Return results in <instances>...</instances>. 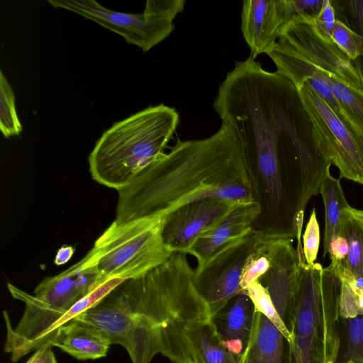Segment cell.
I'll return each mask as SVG.
<instances>
[{"instance_id":"1","label":"cell","mask_w":363,"mask_h":363,"mask_svg":"<svg viewBox=\"0 0 363 363\" xmlns=\"http://www.w3.org/2000/svg\"><path fill=\"white\" fill-rule=\"evenodd\" d=\"M213 107L257 169L273 210L286 203L294 216L298 211L281 177L284 165L303 174L312 196L320 194L331 163L307 133L308 119L289 79L250 56L227 73Z\"/></svg>"},{"instance_id":"2","label":"cell","mask_w":363,"mask_h":363,"mask_svg":"<svg viewBox=\"0 0 363 363\" xmlns=\"http://www.w3.org/2000/svg\"><path fill=\"white\" fill-rule=\"evenodd\" d=\"M194 283L186 255L173 252L146 274L124 281L73 320L99 329L132 363H150L162 354L172 363H193L187 328L211 318Z\"/></svg>"},{"instance_id":"3","label":"cell","mask_w":363,"mask_h":363,"mask_svg":"<svg viewBox=\"0 0 363 363\" xmlns=\"http://www.w3.org/2000/svg\"><path fill=\"white\" fill-rule=\"evenodd\" d=\"M252 168L233 129L222 123L200 140L177 139L170 151L118 190L115 220L167 215L191 202L207 199L233 184L254 185Z\"/></svg>"},{"instance_id":"4","label":"cell","mask_w":363,"mask_h":363,"mask_svg":"<svg viewBox=\"0 0 363 363\" xmlns=\"http://www.w3.org/2000/svg\"><path fill=\"white\" fill-rule=\"evenodd\" d=\"M179 123L174 108L151 106L113 124L89 156L94 180L117 191L161 159Z\"/></svg>"},{"instance_id":"5","label":"cell","mask_w":363,"mask_h":363,"mask_svg":"<svg viewBox=\"0 0 363 363\" xmlns=\"http://www.w3.org/2000/svg\"><path fill=\"white\" fill-rule=\"evenodd\" d=\"M340 279L319 263L301 269L287 328L286 363H335L340 346L337 325L340 317Z\"/></svg>"},{"instance_id":"6","label":"cell","mask_w":363,"mask_h":363,"mask_svg":"<svg viewBox=\"0 0 363 363\" xmlns=\"http://www.w3.org/2000/svg\"><path fill=\"white\" fill-rule=\"evenodd\" d=\"M164 217L114 220L75 265L96 274L99 285L112 279L128 280L146 274L172 254L162 236Z\"/></svg>"},{"instance_id":"7","label":"cell","mask_w":363,"mask_h":363,"mask_svg":"<svg viewBox=\"0 0 363 363\" xmlns=\"http://www.w3.org/2000/svg\"><path fill=\"white\" fill-rule=\"evenodd\" d=\"M296 91L318 150L338 168L340 178L363 185V135L308 84Z\"/></svg>"},{"instance_id":"8","label":"cell","mask_w":363,"mask_h":363,"mask_svg":"<svg viewBox=\"0 0 363 363\" xmlns=\"http://www.w3.org/2000/svg\"><path fill=\"white\" fill-rule=\"evenodd\" d=\"M48 2L55 8L64 9L95 21L144 52L167 38L174 29V20L161 11L156 0H147L143 13L138 14L112 11L94 0Z\"/></svg>"},{"instance_id":"9","label":"cell","mask_w":363,"mask_h":363,"mask_svg":"<svg viewBox=\"0 0 363 363\" xmlns=\"http://www.w3.org/2000/svg\"><path fill=\"white\" fill-rule=\"evenodd\" d=\"M321 0H245L241 13V30L252 57L266 52L277 41L284 28L295 18L313 16Z\"/></svg>"},{"instance_id":"10","label":"cell","mask_w":363,"mask_h":363,"mask_svg":"<svg viewBox=\"0 0 363 363\" xmlns=\"http://www.w3.org/2000/svg\"><path fill=\"white\" fill-rule=\"evenodd\" d=\"M259 233L260 231L252 230L203 267L194 270L196 287L208 303L212 317L241 292L242 272L255 250Z\"/></svg>"},{"instance_id":"11","label":"cell","mask_w":363,"mask_h":363,"mask_svg":"<svg viewBox=\"0 0 363 363\" xmlns=\"http://www.w3.org/2000/svg\"><path fill=\"white\" fill-rule=\"evenodd\" d=\"M295 237L277 230L261 232L256 247L269 259V268L259 279L268 291L276 309L287 326L301 269L302 252L293 245Z\"/></svg>"},{"instance_id":"12","label":"cell","mask_w":363,"mask_h":363,"mask_svg":"<svg viewBox=\"0 0 363 363\" xmlns=\"http://www.w3.org/2000/svg\"><path fill=\"white\" fill-rule=\"evenodd\" d=\"M313 17L295 18L278 39L301 55L317 69L335 76L345 84L363 90V73L335 45L315 30Z\"/></svg>"},{"instance_id":"13","label":"cell","mask_w":363,"mask_h":363,"mask_svg":"<svg viewBox=\"0 0 363 363\" xmlns=\"http://www.w3.org/2000/svg\"><path fill=\"white\" fill-rule=\"evenodd\" d=\"M238 203L203 199L185 204L165 215L162 236L173 252L187 255L195 240L219 223Z\"/></svg>"},{"instance_id":"14","label":"cell","mask_w":363,"mask_h":363,"mask_svg":"<svg viewBox=\"0 0 363 363\" xmlns=\"http://www.w3.org/2000/svg\"><path fill=\"white\" fill-rule=\"evenodd\" d=\"M261 211V204L257 200L236 204L219 223L201 235L187 252L196 257V269L203 267L215 256L250 234Z\"/></svg>"},{"instance_id":"15","label":"cell","mask_w":363,"mask_h":363,"mask_svg":"<svg viewBox=\"0 0 363 363\" xmlns=\"http://www.w3.org/2000/svg\"><path fill=\"white\" fill-rule=\"evenodd\" d=\"M255 313L252 301L245 291H241L212 317L223 345L232 353H244L252 333Z\"/></svg>"},{"instance_id":"16","label":"cell","mask_w":363,"mask_h":363,"mask_svg":"<svg viewBox=\"0 0 363 363\" xmlns=\"http://www.w3.org/2000/svg\"><path fill=\"white\" fill-rule=\"evenodd\" d=\"M48 345L60 348L77 359L86 360L106 357L111 343L97 328L71 320L56 330Z\"/></svg>"},{"instance_id":"17","label":"cell","mask_w":363,"mask_h":363,"mask_svg":"<svg viewBox=\"0 0 363 363\" xmlns=\"http://www.w3.org/2000/svg\"><path fill=\"white\" fill-rule=\"evenodd\" d=\"M287 340L277 328L255 310L252 333L240 363H286Z\"/></svg>"},{"instance_id":"18","label":"cell","mask_w":363,"mask_h":363,"mask_svg":"<svg viewBox=\"0 0 363 363\" xmlns=\"http://www.w3.org/2000/svg\"><path fill=\"white\" fill-rule=\"evenodd\" d=\"M186 337L193 363H240L242 355L223 345L212 318L189 325Z\"/></svg>"},{"instance_id":"19","label":"cell","mask_w":363,"mask_h":363,"mask_svg":"<svg viewBox=\"0 0 363 363\" xmlns=\"http://www.w3.org/2000/svg\"><path fill=\"white\" fill-rule=\"evenodd\" d=\"M347 241L349 252L343 264L330 269L339 279H355L363 277V210L350 206L340 216L339 235Z\"/></svg>"},{"instance_id":"20","label":"cell","mask_w":363,"mask_h":363,"mask_svg":"<svg viewBox=\"0 0 363 363\" xmlns=\"http://www.w3.org/2000/svg\"><path fill=\"white\" fill-rule=\"evenodd\" d=\"M325 205V220L323 239V258L329 253L330 244L339 235L340 216L342 210L349 206L345 197L340 179L328 172L320 189Z\"/></svg>"},{"instance_id":"21","label":"cell","mask_w":363,"mask_h":363,"mask_svg":"<svg viewBox=\"0 0 363 363\" xmlns=\"http://www.w3.org/2000/svg\"><path fill=\"white\" fill-rule=\"evenodd\" d=\"M0 129L5 138L18 135L23 130L11 84L0 72Z\"/></svg>"},{"instance_id":"22","label":"cell","mask_w":363,"mask_h":363,"mask_svg":"<svg viewBox=\"0 0 363 363\" xmlns=\"http://www.w3.org/2000/svg\"><path fill=\"white\" fill-rule=\"evenodd\" d=\"M243 291L252 301L255 310L266 316L283 334L287 342L289 341L290 331L278 313L268 291L259 281L252 283Z\"/></svg>"},{"instance_id":"23","label":"cell","mask_w":363,"mask_h":363,"mask_svg":"<svg viewBox=\"0 0 363 363\" xmlns=\"http://www.w3.org/2000/svg\"><path fill=\"white\" fill-rule=\"evenodd\" d=\"M332 40L352 61L363 55V36L339 20L335 21Z\"/></svg>"},{"instance_id":"24","label":"cell","mask_w":363,"mask_h":363,"mask_svg":"<svg viewBox=\"0 0 363 363\" xmlns=\"http://www.w3.org/2000/svg\"><path fill=\"white\" fill-rule=\"evenodd\" d=\"M339 279L338 311L340 317L342 319H347L363 315V308L359 296L353 286V280Z\"/></svg>"},{"instance_id":"25","label":"cell","mask_w":363,"mask_h":363,"mask_svg":"<svg viewBox=\"0 0 363 363\" xmlns=\"http://www.w3.org/2000/svg\"><path fill=\"white\" fill-rule=\"evenodd\" d=\"M342 320L346 332L350 359L354 363H363V315Z\"/></svg>"},{"instance_id":"26","label":"cell","mask_w":363,"mask_h":363,"mask_svg":"<svg viewBox=\"0 0 363 363\" xmlns=\"http://www.w3.org/2000/svg\"><path fill=\"white\" fill-rule=\"evenodd\" d=\"M269 268V262L268 258L255 245V250L247 258L242 272L240 283L241 291H245L252 283L259 280L261 277L267 273Z\"/></svg>"},{"instance_id":"27","label":"cell","mask_w":363,"mask_h":363,"mask_svg":"<svg viewBox=\"0 0 363 363\" xmlns=\"http://www.w3.org/2000/svg\"><path fill=\"white\" fill-rule=\"evenodd\" d=\"M303 252L306 263H315L320 244V229L315 208L313 210L303 235Z\"/></svg>"},{"instance_id":"28","label":"cell","mask_w":363,"mask_h":363,"mask_svg":"<svg viewBox=\"0 0 363 363\" xmlns=\"http://www.w3.org/2000/svg\"><path fill=\"white\" fill-rule=\"evenodd\" d=\"M335 9L330 1L324 0L319 12L311 22L317 33L328 41L333 42L332 33L336 21Z\"/></svg>"},{"instance_id":"29","label":"cell","mask_w":363,"mask_h":363,"mask_svg":"<svg viewBox=\"0 0 363 363\" xmlns=\"http://www.w3.org/2000/svg\"><path fill=\"white\" fill-rule=\"evenodd\" d=\"M349 252V245L345 238L337 236L331 241L329 247L331 264L328 267L335 269L340 267L345 260Z\"/></svg>"},{"instance_id":"30","label":"cell","mask_w":363,"mask_h":363,"mask_svg":"<svg viewBox=\"0 0 363 363\" xmlns=\"http://www.w3.org/2000/svg\"><path fill=\"white\" fill-rule=\"evenodd\" d=\"M52 347L47 345L38 349L26 363H57Z\"/></svg>"},{"instance_id":"31","label":"cell","mask_w":363,"mask_h":363,"mask_svg":"<svg viewBox=\"0 0 363 363\" xmlns=\"http://www.w3.org/2000/svg\"><path fill=\"white\" fill-rule=\"evenodd\" d=\"M74 249L72 246L64 245L57 252L55 257V263L57 265H61L67 263L72 257Z\"/></svg>"},{"instance_id":"32","label":"cell","mask_w":363,"mask_h":363,"mask_svg":"<svg viewBox=\"0 0 363 363\" xmlns=\"http://www.w3.org/2000/svg\"><path fill=\"white\" fill-rule=\"evenodd\" d=\"M345 363H354V362L351 359H348Z\"/></svg>"}]
</instances>
